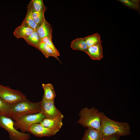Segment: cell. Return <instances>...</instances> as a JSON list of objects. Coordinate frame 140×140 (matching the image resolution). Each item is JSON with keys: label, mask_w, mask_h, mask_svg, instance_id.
Segmentation results:
<instances>
[{"label": "cell", "mask_w": 140, "mask_h": 140, "mask_svg": "<svg viewBox=\"0 0 140 140\" xmlns=\"http://www.w3.org/2000/svg\"><path fill=\"white\" fill-rule=\"evenodd\" d=\"M11 113V106L0 97V116L10 117Z\"/></svg>", "instance_id": "cell-20"}, {"label": "cell", "mask_w": 140, "mask_h": 140, "mask_svg": "<svg viewBox=\"0 0 140 140\" xmlns=\"http://www.w3.org/2000/svg\"><path fill=\"white\" fill-rule=\"evenodd\" d=\"M27 7L30 9L32 13L39 11L46 7L44 4L43 0H31Z\"/></svg>", "instance_id": "cell-19"}, {"label": "cell", "mask_w": 140, "mask_h": 140, "mask_svg": "<svg viewBox=\"0 0 140 140\" xmlns=\"http://www.w3.org/2000/svg\"><path fill=\"white\" fill-rule=\"evenodd\" d=\"M29 132L38 137H50L57 133L52 130L46 128L39 123L33 124L30 128Z\"/></svg>", "instance_id": "cell-8"}, {"label": "cell", "mask_w": 140, "mask_h": 140, "mask_svg": "<svg viewBox=\"0 0 140 140\" xmlns=\"http://www.w3.org/2000/svg\"><path fill=\"white\" fill-rule=\"evenodd\" d=\"M63 118L62 115L54 119L45 118L39 123L44 127L57 132L63 125L62 120Z\"/></svg>", "instance_id": "cell-9"}, {"label": "cell", "mask_w": 140, "mask_h": 140, "mask_svg": "<svg viewBox=\"0 0 140 140\" xmlns=\"http://www.w3.org/2000/svg\"><path fill=\"white\" fill-rule=\"evenodd\" d=\"M24 39L28 44L37 49L42 41L37 30H35L31 35Z\"/></svg>", "instance_id": "cell-17"}, {"label": "cell", "mask_w": 140, "mask_h": 140, "mask_svg": "<svg viewBox=\"0 0 140 140\" xmlns=\"http://www.w3.org/2000/svg\"><path fill=\"white\" fill-rule=\"evenodd\" d=\"M85 53L93 60H101L103 57V47L101 42L88 47Z\"/></svg>", "instance_id": "cell-10"}, {"label": "cell", "mask_w": 140, "mask_h": 140, "mask_svg": "<svg viewBox=\"0 0 140 140\" xmlns=\"http://www.w3.org/2000/svg\"><path fill=\"white\" fill-rule=\"evenodd\" d=\"M40 107V112L46 118L54 119L62 115L55 107L54 101H46L42 99Z\"/></svg>", "instance_id": "cell-7"}, {"label": "cell", "mask_w": 140, "mask_h": 140, "mask_svg": "<svg viewBox=\"0 0 140 140\" xmlns=\"http://www.w3.org/2000/svg\"><path fill=\"white\" fill-rule=\"evenodd\" d=\"M42 41L50 47L58 57L60 56V54L53 44L52 38L45 37L42 39Z\"/></svg>", "instance_id": "cell-24"}, {"label": "cell", "mask_w": 140, "mask_h": 140, "mask_svg": "<svg viewBox=\"0 0 140 140\" xmlns=\"http://www.w3.org/2000/svg\"><path fill=\"white\" fill-rule=\"evenodd\" d=\"M37 30L41 40L43 38L45 37L52 39L53 30L52 26L46 20L45 17L43 19L41 25L38 28Z\"/></svg>", "instance_id": "cell-11"}, {"label": "cell", "mask_w": 140, "mask_h": 140, "mask_svg": "<svg viewBox=\"0 0 140 140\" xmlns=\"http://www.w3.org/2000/svg\"><path fill=\"white\" fill-rule=\"evenodd\" d=\"M101 131L104 136L117 134L121 136H126L131 133L129 124L126 122H120L110 119L100 112Z\"/></svg>", "instance_id": "cell-1"}, {"label": "cell", "mask_w": 140, "mask_h": 140, "mask_svg": "<svg viewBox=\"0 0 140 140\" xmlns=\"http://www.w3.org/2000/svg\"><path fill=\"white\" fill-rule=\"evenodd\" d=\"M104 137V134L101 131L88 128L85 130L81 140H103Z\"/></svg>", "instance_id": "cell-12"}, {"label": "cell", "mask_w": 140, "mask_h": 140, "mask_svg": "<svg viewBox=\"0 0 140 140\" xmlns=\"http://www.w3.org/2000/svg\"><path fill=\"white\" fill-rule=\"evenodd\" d=\"M118 1L124 5L136 10L139 8V0H119Z\"/></svg>", "instance_id": "cell-23"}, {"label": "cell", "mask_w": 140, "mask_h": 140, "mask_svg": "<svg viewBox=\"0 0 140 140\" xmlns=\"http://www.w3.org/2000/svg\"><path fill=\"white\" fill-rule=\"evenodd\" d=\"M84 38L88 47L101 41L100 35L97 33L86 36Z\"/></svg>", "instance_id": "cell-21"}, {"label": "cell", "mask_w": 140, "mask_h": 140, "mask_svg": "<svg viewBox=\"0 0 140 140\" xmlns=\"http://www.w3.org/2000/svg\"><path fill=\"white\" fill-rule=\"evenodd\" d=\"M35 30L31 28L20 25L15 29L13 34L17 38L24 39L31 35Z\"/></svg>", "instance_id": "cell-13"}, {"label": "cell", "mask_w": 140, "mask_h": 140, "mask_svg": "<svg viewBox=\"0 0 140 140\" xmlns=\"http://www.w3.org/2000/svg\"><path fill=\"white\" fill-rule=\"evenodd\" d=\"M14 122L10 118L0 116V127L8 132L11 140H29L31 138L29 134L19 132L14 127Z\"/></svg>", "instance_id": "cell-5"}, {"label": "cell", "mask_w": 140, "mask_h": 140, "mask_svg": "<svg viewBox=\"0 0 140 140\" xmlns=\"http://www.w3.org/2000/svg\"><path fill=\"white\" fill-rule=\"evenodd\" d=\"M0 97L10 106L26 98L20 91L0 84Z\"/></svg>", "instance_id": "cell-6"}, {"label": "cell", "mask_w": 140, "mask_h": 140, "mask_svg": "<svg viewBox=\"0 0 140 140\" xmlns=\"http://www.w3.org/2000/svg\"><path fill=\"white\" fill-rule=\"evenodd\" d=\"M47 8L46 7L41 11L32 13V15L33 20L37 24L38 27L41 25L44 17V14Z\"/></svg>", "instance_id": "cell-22"}, {"label": "cell", "mask_w": 140, "mask_h": 140, "mask_svg": "<svg viewBox=\"0 0 140 140\" xmlns=\"http://www.w3.org/2000/svg\"><path fill=\"white\" fill-rule=\"evenodd\" d=\"M73 50L86 52L88 47L84 38H77L72 41L70 45Z\"/></svg>", "instance_id": "cell-16"}, {"label": "cell", "mask_w": 140, "mask_h": 140, "mask_svg": "<svg viewBox=\"0 0 140 140\" xmlns=\"http://www.w3.org/2000/svg\"><path fill=\"white\" fill-rule=\"evenodd\" d=\"M121 136L115 134L104 136L103 140H119Z\"/></svg>", "instance_id": "cell-25"}, {"label": "cell", "mask_w": 140, "mask_h": 140, "mask_svg": "<svg viewBox=\"0 0 140 140\" xmlns=\"http://www.w3.org/2000/svg\"><path fill=\"white\" fill-rule=\"evenodd\" d=\"M42 87L44 90L43 99L46 101H54L56 96L55 90L53 85L51 83H43Z\"/></svg>", "instance_id": "cell-14"}, {"label": "cell", "mask_w": 140, "mask_h": 140, "mask_svg": "<svg viewBox=\"0 0 140 140\" xmlns=\"http://www.w3.org/2000/svg\"><path fill=\"white\" fill-rule=\"evenodd\" d=\"M45 118L41 112L23 115L15 121L14 127L16 130L20 129L22 133L29 132L30 128L33 124L39 123Z\"/></svg>", "instance_id": "cell-4"}, {"label": "cell", "mask_w": 140, "mask_h": 140, "mask_svg": "<svg viewBox=\"0 0 140 140\" xmlns=\"http://www.w3.org/2000/svg\"><path fill=\"white\" fill-rule=\"evenodd\" d=\"M37 49L41 52L46 58L53 57L60 61L53 50L43 41H41L40 44Z\"/></svg>", "instance_id": "cell-18"}, {"label": "cell", "mask_w": 140, "mask_h": 140, "mask_svg": "<svg viewBox=\"0 0 140 140\" xmlns=\"http://www.w3.org/2000/svg\"><path fill=\"white\" fill-rule=\"evenodd\" d=\"M79 115L80 118L77 123L85 127L91 128L101 130L100 112L93 107L82 108Z\"/></svg>", "instance_id": "cell-2"}, {"label": "cell", "mask_w": 140, "mask_h": 140, "mask_svg": "<svg viewBox=\"0 0 140 140\" xmlns=\"http://www.w3.org/2000/svg\"><path fill=\"white\" fill-rule=\"evenodd\" d=\"M11 107L10 118L15 121L23 115L40 112V102H33L26 98L11 105Z\"/></svg>", "instance_id": "cell-3"}, {"label": "cell", "mask_w": 140, "mask_h": 140, "mask_svg": "<svg viewBox=\"0 0 140 140\" xmlns=\"http://www.w3.org/2000/svg\"><path fill=\"white\" fill-rule=\"evenodd\" d=\"M21 25L31 28L34 30H37L38 26L33 19L32 12L30 9L27 7V12Z\"/></svg>", "instance_id": "cell-15"}]
</instances>
